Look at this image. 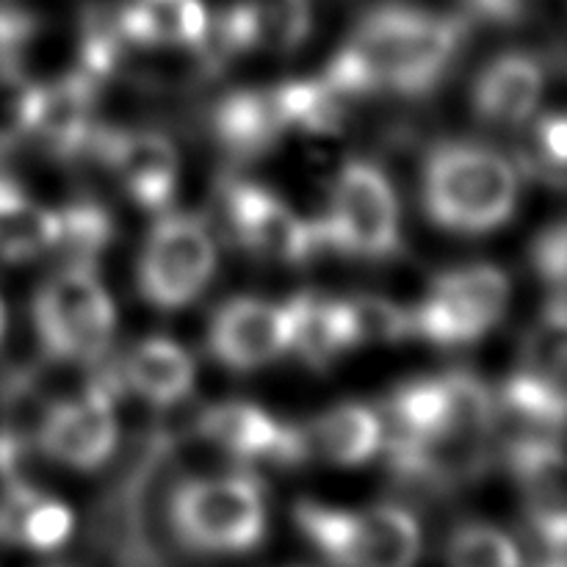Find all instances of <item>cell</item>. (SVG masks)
<instances>
[{
  "label": "cell",
  "mask_w": 567,
  "mask_h": 567,
  "mask_svg": "<svg viewBox=\"0 0 567 567\" xmlns=\"http://www.w3.org/2000/svg\"><path fill=\"white\" fill-rule=\"evenodd\" d=\"M565 247L567 238L563 221H557V225L548 227L546 233H540L535 247H532V260H535L537 275L546 282H551L557 291H563L565 282Z\"/></svg>",
  "instance_id": "30"
},
{
  "label": "cell",
  "mask_w": 567,
  "mask_h": 567,
  "mask_svg": "<svg viewBox=\"0 0 567 567\" xmlns=\"http://www.w3.org/2000/svg\"><path fill=\"white\" fill-rule=\"evenodd\" d=\"M208 22L203 0H127L116 11L122 39L142 48H199Z\"/></svg>",
  "instance_id": "18"
},
{
  "label": "cell",
  "mask_w": 567,
  "mask_h": 567,
  "mask_svg": "<svg viewBox=\"0 0 567 567\" xmlns=\"http://www.w3.org/2000/svg\"><path fill=\"white\" fill-rule=\"evenodd\" d=\"M482 17L487 20H496V22H509V20H518L524 14V6L526 0H468Z\"/></svg>",
  "instance_id": "32"
},
{
  "label": "cell",
  "mask_w": 567,
  "mask_h": 567,
  "mask_svg": "<svg viewBox=\"0 0 567 567\" xmlns=\"http://www.w3.org/2000/svg\"><path fill=\"white\" fill-rule=\"evenodd\" d=\"M55 249V210L31 203L17 183L0 177V260L20 264Z\"/></svg>",
  "instance_id": "22"
},
{
  "label": "cell",
  "mask_w": 567,
  "mask_h": 567,
  "mask_svg": "<svg viewBox=\"0 0 567 567\" xmlns=\"http://www.w3.org/2000/svg\"><path fill=\"white\" fill-rule=\"evenodd\" d=\"M293 316L286 305L255 297H238L216 310L208 330V347L219 363L236 371H252L275 363L291 349Z\"/></svg>",
  "instance_id": "11"
},
{
  "label": "cell",
  "mask_w": 567,
  "mask_h": 567,
  "mask_svg": "<svg viewBox=\"0 0 567 567\" xmlns=\"http://www.w3.org/2000/svg\"><path fill=\"white\" fill-rule=\"evenodd\" d=\"M216 271V244L208 225L192 214L155 221L138 260V288L150 305L177 310L194 302Z\"/></svg>",
  "instance_id": "8"
},
{
  "label": "cell",
  "mask_w": 567,
  "mask_h": 567,
  "mask_svg": "<svg viewBox=\"0 0 567 567\" xmlns=\"http://www.w3.org/2000/svg\"><path fill=\"white\" fill-rule=\"evenodd\" d=\"M197 426L205 441L244 463L275 460V463L293 465L308 460L302 430L277 424L266 410L249 402L216 404L199 415Z\"/></svg>",
  "instance_id": "13"
},
{
  "label": "cell",
  "mask_w": 567,
  "mask_h": 567,
  "mask_svg": "<svg viewBox=\"0 0 567 567\" xmlns=\"http://www.w3.org/2000/svg\"><path fill=\"white\" fill-rule=\"evenodd\" d=\"M3 332H6V308L0 302V341H3Z\"/></svg>",
  "instance_id": "33"
},
{
  "label": "cell",
  "mask_w": 567,
  "mask_h": 567,
  "mask_svg": "<svg viewBox=\"0 0 567 567\" xmlns=\"http://www.w3.org/2000/svg\"><path fill=\"white\" fill-rule=\"evenodd\" d=\"M302 535L336 567H415L421 554V526L408 509H349L299 502L293 509Z\"/></svg>",
  "instance_id": "4"
},
{
  "label": "cell",
  "mask_w": 567,
  "mask_h": 567,
  "mask_svg": "<svg viewBox=\"0 0 567 567\" xmlns=\"http://www.w3.org/2000/svg\"><path fill=\"white\" fill-rule=\"evenodd\" d=\"M89 144L142 208H164L175 197L181 158L166 136L153 131H94Z\"/></svg>",
  "instance_id": "12"
},
{
  "label": "cell",
  "mask_w": 567,
  "mask_h": 567,
  "mask_svg": "<svg viewBox=\"0 0 567 567\" xmlns=\"http://www.w3.org/2000/svg\"><path fill=\"white\" fill-rule=\"evenodd\" d=\"M194 360L181 343L169 338L142 341L122 365V380L158 408H169L186 399L194 388Z\"/></svg>",
  "instance_id": "21"
},
{
  "label": "cell",
  "mask_w": 567,
  "mask_h": 567,
  "mask_svg": "<svg viewBox=\"0 0 567 567\" xmlns=\"http://www.w3.org/2000/svg\"><path fill=\"white\" fill-rule=\"evenodd\" d=\"M288 308L293 316L291 349L313 369H327L332 360L360 347L358 321L349 299L302 291L288 302Z\"/></svg>",
  "instance_id": "17"
},
{
  "label": "cell",
  "mask_w": 567,
  "mask_h": 567,
  "mask_svg": "<svg viewBox=\"0 0 567 567\" xmlns=\"http://www.w3.org/2000/svg\"><path fill=\"white\" fill-rule=\"evenodd\" d=\"M565 299L563 291H557L554 302L543 313L540 324L532 330L526 341V371L548 377V380L563 382L565 371Z\"/></svg>",
  "instance_id": "28"
},
{
  "label": "cell",
  "mask_w": 567,
  "mask_h": 567,
  "mask_svg": "<svg viewBox=\"0 0 567 567\" xmlns=\"http://www.w3.org/2000/svg\"><path fill=\"white\" fill-rule=\"evenodd\" d=\"M225 219L233 238L260 258L299 266L324 249L319 219H299L282 199L258 183H227Z\"/></svg>",
  "instance_id": "9"
},
{
  "label": "cell",
  "mask_w": 567,
  "mask_h": 567,
  "mask_svg": "<svg viewBox=\"0 0 567 567\" xmlns=\"http://www.w3.org/2000/svg\"><path fill=\"white\" fill-rule=\"evenodd\" d=\"M502 404L513 410L526 424L543 426V430H559L565 421V393L563 382L548 380L535 371H515L502 391Z\"/></svg>",
  "instance_id": "25"
},
{
  "label": "cell",
  "mask_w": 567,
  "mask_h": 567,
  "mask_svg": "<svg viewBox=\"0 0 567 567\" xmlns=\"http://www.w3.org/2000/svg\"><path fill=\"white\" fill-rule=\"evenodd\" d=\"M509 465L548 551H565V457L554 441L529 437L509 449Z\"/></svg>",
  "instance_id": "15"
},
{
  "label": "cell",
  "mask_w": 567,
  "mask_h": 567,
  "mask_svg": "<svg viewBox=\"0 0 567 567\" xmlns=\"http://www.w3.org/2000/svg\"><path fill=\"white\" fill-rule=\"evenodd\" d=\"M324 249L354 258H391L402 247L399 199L380 166L349 161L332 183L330 208L319 219Z\"/></svg>",
  "instance_id": "6"
},
{
  "label": "cell",
  "mask_w": 567,
  "mask_h": 567,
  "mask_svg": "<svg viewBox=\"0 0 567 567\" xmlns=\"http://www.w3.org/2000/svg\"><path fill=\"white\" fill-rule=\"evenodd\" d=\"M449 567H520V551L509 535L487 524L454 529L446 548Z\"/></svg>",
  "instance_id": "26"
},
{
  "label": "cell",
  "mask_w": 567,
  "mask_h": 567,
  "mask_svg": "<svg viewBox=\"0 0 567 567\" xmlns=\"http://www.w3.org/2000/svg\"><path fill=\"white\" fill-rule=\"evenodd\" d=\"M97 81L86 72H72L53 83L31 89L28 133L48 144L55 155H75L92 138V111Z\"/></svg>",
  "instance_id": "14"
},
{
  "label": "cell",
  "mask_w": 567,
  "mask_h": 567,
  "mask_svg": "<svg viewBox=\"0 0 567 567\" xmlns=\"http://www.w3.org/2000/svg\"><path fill=\"white\" fill-rule=\"evenodd\" d=\"M114 236V219L97 203H72L55 210V249H64L72 264H94Z\"/></svg>",
  "instance_id": "24"
},
{
  "label": "cell",
  "mask_w": 567,
  "mask_h": 567,
  "mask_svg": "<svg viewBox=\"0 0 567 567\" xmlns=\"http://www.w3.org/2000/svg\"><path fill=\"white\" fill-rule=\"evenodd\" d=\"M33 22L31 14L11 6H0V70H17L22 48L31 42L33 37Z\"/></svg>",
  "instance_id": "31"
},
{
  "label": "cell",
  "mask_w": 567,
  "mask_h": 567,
  "mask_svg": "<svg viewBox=\"0 0 567 567\" xmlns=\"http://www.w3.org/2000/svg\"><path fill=\"white\" fill-rule=\"evenodd\" d=\"M546 86L543 64L529 53H504L482 70L474 109L491 125H524L535 114Z\"/></svg>",
  "instance_id": "16"
},
{
  "label": "cell",
  "mask_w": 567,
  "mask_h": 567,
  "mask_svg": "<svg viewBox=\"0 0 567 567\" xmlns=\"http://www.w3.org/2000/svg\"><path fill=\"white\" fill-rule=\"evenodd\" d=\"M39 449L75 471H94L116 449L114 377L94 380L78 399L50 404L39 424Z\"/></svg>",
  "instance_id": "10"
},
{
  "label": "cell",
  "mask_w": 567,
  "mask_h": 567,
  "mask_svg": "<svg viewBox=\"0 0 567 567\" xmlns=\"http://www.w3.org/2000/svg\"><path fill=\"white\" fill-rule=\"evenodd\" d=\"M172 529L199 554H247L266 535L264 491L252 476L227 474L183 482L172 496Z\"/></svg>",
  "instance_id": "3"
},
{
  "label": "cell",
  "mask_w": 567,
  "mask_h": 567,
  "mask_svg": "<svg viewBox=\"0 0 567 567\" xmlns=\"http://www.w3.org/2000/svg\"><path fill=\"white\" fill-rule=\"evenodd\" d=\"M216 138L233 155H260L288 131L277 109L275 89H241L216 105Z\"/></svg>",
  "instance_id": "20"
},
{
  "label": "cell",
  "mask_w": 567,
  "mask_h": 567,
  "mask_svg": "<svg viewBox=\"0 0 567 567\" xmlns=\"http://www.w3.org/2000/svg\"><path fill=\"white\" fill-rule=\"evenodd\" d=\"M33 324L50 358L66 363L103 358L116 313L94 264H70L55 271L33 299Z\"/></svg>",
  "instance_id": "5"
},
{
  "label": "cell",
  "mask_w": 567,
  "mask_h": 567,
  "mask_svg": "<svg viewBox=\"0 0 567 567\" xmlns=\"http://www.w3.org/2000/svg\"><path fill=\"white\" fill-rule=\"evenodd\" d=\"M421 192L435 225L454 233H491L513 216L518 175L485 144L446 142L426 155Z\"/></svg>",
  "instance_id": "2"
},
{
  "label": "cell",
  "mask_w": 567,
  "mask_h": 567,
  "mask_svg": "<svg viewBox=\"0 0 567 567\" xmlns=\"http://www.w3.org/2000/svg\"><path fill=\"white\" fill-rule=\"evenodd\" d=\"M305 452L332 465H360L382 449V421L365 404H338L302 430Z\"/></svg>",
  "instance_id": "19"
},
{
  "label": "cell",
  "mask_w": 567,
  "mask_h": 567,
  "mask_svg": "<svg viewBox=\"0 0 567 567\" xmlns=\"http://www.w3.org/2000/svg\"><path fill=\"white\" fill-rule=\"evenodd\" d=\"M463 25L404 3H388L360 20L338 53L352 70L360 92L424 94L437 86L457 55Z\"/></svg>",
  "instance_id": "1"
},
{
  "label": "cell",
  "mask_w": 567,
  "mask_h": 567,
  "mask_svg": "<svg viewBox=\"0 0 567 567\" xmlns=\"http://www.w3.org/2000/svg\"><path fill=\"white\" fill-rule=\"evenodd\" d=\"M258 25V48L293 50L310 31L308 0H249Z\"/></svg>",
  "instance_id": "27"
},
{
  "label": "cell",
  "mask_w": 567,
  "mask_h": 567,
  "mask_svg": "<svg viewBox=\"0 0 567 567\" xmlns=\"http://www.w3.org/2000/svg\"><path fill=\"white\" fill-rule=\"evenodd\" d=\"M449 391L446 377L415 380L399 388L391 399V419L396 424V437L426 441L437 435L446 424Z\"/></svg>",
  "instance_id": "23"
},
{
  "label": "cell",
  "mask_w": 567,
  "mask_h": 567,
  "mask_svg": "<svg viewBox=\"0 0 567 567\" xmlns=\"http://www.w3.org/2000/svg\"><path fill=\"white\" fill-rule=\"evenodd\" d=\"M509 280L496 266H465L432 282L430 297L410 310V336L441 347L480 341L507 313Z\"/></svg>",
  "instance_id": "7"
},
{
  "label": "cell",
  "mask_w": 567,
  "mask_h": 567,
  "mask_svg": "<svg viewBox=\"0 0 567 567\" xmlns=\"http://www.w3.org/2000/svg\"><path fill=\"white\" fill-rule=\"evenodd\" d=\"M567 125L563 114H548L537 125V153L529 158V169L546 177H559L567 155Z\"/></svg>",
  "instance_id": "29"
}]
</instances>
